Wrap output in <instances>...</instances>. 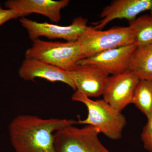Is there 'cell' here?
Wrapping results in <instances>:
<instances>
[{
  "label": "cell",
  "mask_w": 152,
  "mask_h": 152,
  "mask_svg": "<svg viewBox=\"0 0 152 152\" xmlns=\"http://www.w3.org/2000/svg\"><path fill=\"white\" fill-rule=\"evenodd\" d=\"M136 32L135 29L130 25L106 31L88 26L77 42L85 58L107 50L135 44Z\"/></svg>",
  "instance_id": "cell-4"
},
{
  "label": "cell",
  "mask_w": 152,
  "mask_h": 152,
  "mask_svg": "<svg viewBox=\"0 0 152 152\" xmlns=\"http://www.w3.org/2000/svg\"><path fill=\"white\" fill-rule=\"evenodd\" d=\"M76 124H78V121L75 120L20 115L10 123L9 135L16 152H57L54 133Z\"/></svg>",
  "instance_id": "cell-1"
},
{
  "label": "cell",
  "mask_w": 152,
  "mask_h": 152,
  "mask_svg": "<svg viewBox=\"0 0 152 152\" xmlns=\"http://www.w3.org/2000/svg\"><path fill=\"white\" fill-rule=\"evenodd\" d=\"M127 70L140 80H152V45L137 47L131 57Z\"/></svg>",
  "instance_id": "cell-13"
},
{
  "label": "cell",
  "mask_w": 152,
  "mask_h": 152,
  "mask_svg": "<svg viewBox=\"0 0 152 152\" xmlns=\"http://www.w3.org/2000/svg\"><path fill=\"white\" fill-rule=\"evenodd\" d=\"M88 21L87 19L79 17L74 19L69 26H60L39 23L25 17L20 19L21 24L26 29L32 42L42 37L51 39H63L67 42H76L88 27Z\"/></svg>",
  "instance_id": "cell-6"
},
{
  "label": "cell",
  "mask_w": 152,
  "mask_h": 152,
  "mask_svg": "<svg viewBox=\"0 0 152 152\" xmlns=\"http://www.w3.org/2000/svg\"><path fill=\"white\" fill-rule=\"evenodd\" d=\"M18 74L26 81H34L37 78H41L50 82H62L76 91L69 71L38 60L25 58L19 68Z\"/></svg>",
  "instance_id": "cell-10"
},
{
  "label": "cell",
  "mask_w": 152,
  "mask_h": 152,
  "mask_svg": "<svg viewBox=\"0 0 152 152\" xmlns=\"http://www.w3.org/2000/svg\"><path fill=\"white\" fill-rule=\"evenodd\" d=\"M132 104L147 119L152 117V80H140L135 90Z\"/></svg>",
  "instance_id": "cell-14"
},
{
  "label": "cell",
  "mask_w": 152,
  "mask_h": 152,
  "mask_svg": "<svg viewBox=\"0 0 152 152\" xmlns=\"http://www.w3.org/2000/svg\"><path fill=\"white\" fill-rule=\"evenodd\" d=\"M25 52L26 58L33 59L51 65L64 70L71 71L83 58L77 42H48L39 39Z\"/></svg>",
  "instance_id": "cell-3"
},
{
  "label": "cell",
  "mask_w": 152,
  "mask_h": 152,
  "mask_svg": "<svg viewBox=\"0 0 152 152\" xmlns=\"http://www.w3.org/2000/svg\"><path fill=\"white\" fill-rule=\"evenodd\" d=\"M137 46L135 44L107 50L80 60L77 66H89L108 75H117L128 69L130 60Z\"/></svg>",
  "instance_id": "cell-8"
},
{
  "label": "cell",
  "mask_w": 152,
  "mask_h": 152,
  "mask_svg": "<svg viewBox=\"0 0 152 152\" xmlns=\"http://www.w3.org/2000/svg\"><path fill=\"white\" fill-rule=\"evenodd\" d=\"M69 0H8L4 6L7 9L16 11L20 17L30 14H40L58 23L61 20V12L69 3Z\"/></svg>",
  "instance_id": "cell-12"
},
{
  "label": "cell",
  "mask_w": 152,
  "mask_h": 152,
  "mask_svg": "<svg viewBox=\"0 0 152 152\" xmlns=\"http://www.w3.org/2000/svg\"><path fill=\"white\" fill-rule=\"evenodd\" d=\"M147 11L152 14V0H115L103 10L100 14L102 19L94 23L93 27L100 30L117 19L132 21L139 14Z\"/></svg>",
  "instance_id": "cell-9"
},
{
  "label": "cell",
  "mask_w": 152,
  "mask_h": 152,
  "mask_svg": "<svg viewBox=\"0 0 152 152\" xmlns=\"http://www.w3.org/2000/svg\"><path fill=\"white\" fill-rule=\"evenodd\" d=\"M72 99L86 107L88 116L78 121V124H86L98 128L101 133L113 140L121 138L123 130L127 124L126 117L103 99H91L76 91Z\"/></svg>",
  "instance_id": "cell-2"
},
{
  "label": "cell",
  "mask_w": 152,
  "mask_h": 152,
  "mask_svg": "<svg viewBox=\"0 0 152 152\" xmlns=\"http://www.w3.org/2000/svg\"><path fill=\"white\" fill-rule=\"evenodd\" d=\"M141 137L144 148L149 152H152V117L148 119L142 131Z\"/></svg>",
  "instance_id": "cell-16"
},
{
  "label": "cell",
  "mask_w": 152,
  "mask_h": 152,
  "mask_svg": "<svg viewBox=\"0 0 152 152\" xmlns=\"http://www.w3.org/2000/svg\"><path fill=\"white\" fill-rule=\"evenodd\" d=\"M99 129L90 125L78 128L69 126L54 133L57 152H111L99 139Z\"/></svg>",
  "instance_id": "cell-5"
},
{
  "label": "cell",
  "mask_w": 152,
  "mask_h": 152,
  "mask_svg": "<svg viewBox=\"0 0 152 152\" xmlns=\"http://www.w3.org/2000/svg\"><path fill=\"white\" fill-rule=\"evenodd\" d=\"M78 91L88 97H98L103 94L109 75L97 68L89 66H77L69 71Z\"/></svg>",
  "instance_id": "cell-11"
},
{
  "label": "cell",
  "mask_w": 152,
  "mask_h": 152,
  "mask_svg": "<svg viewBox=\"0 0 152 152\" xmlns=\"http://www.w3.org/2000/svg\"><path fill=\"white\" fill-rule=\"evenodd\" d=\"M20 17V15L16 11L11 9H3L0 3V26L10 20Z\"/></svg>",
  "instance_id": "cell-17"
},
{
  "label": "cell",
  "mask_w": 152,
  "mask_h": 152,
  "mask_svg": "<svg viewBox=\"0 0 152 152\" xmlns=\"http://www.w3.org/2000/svg\"><path fill=\"white\" fill-rule=\"evenodd\" d=\"M140 79L130 71L109 76L102 96L104 100L121 112L132 104L135 90Z\"/></svg>",
  "instance_id": "cell-7"
},
{
  "label": "cell",
  "mask_w": 152,
  "mask_h": 152,
  "mask_svg": "<svg viewBox=\"0 0 152 152\" xmlns=\"http://www.w3.org/2000/svg\"><path fill=\"white\" fill-rule=\"evenodd\" d=\"M136 30L135 43L137 47L152 45V14L144 15L129 22Z\"/></svg>",
  "instance_id": "cell-15"
}]
</instances>
